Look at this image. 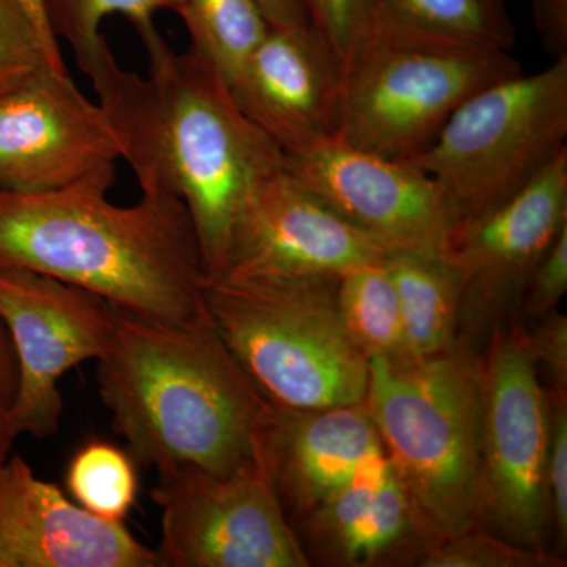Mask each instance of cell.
Here are the masks:
<instances>
[{
	"mask_svg": "<svg viewBox=\"0 0 567 567\" xmlns=\"http://www.w3.org/2000/svg\"><path fill=\"white\" fill-rule=\"evenodd\" d=\"M55 39L66 40L78 66L91 62L107 44L102 28L111 17H123L134 31L155 24L159 11L181 14L183 0H43Z\"/></svg>",
	"mask_w": 567,
	"mask_h": 567,
	"instance_id": "cb8c5ba5",
	"label": "cell"
},
{
	"mask_svg": "<svg viewBox=\"0 0 567 567\" xmlns=\"http://www.w3.org/2000/svg\"><path fill=\"white\" fill-rule=\"evenodd\" d=\"M483 368V525L518 546L546 550L550 413L517 322L488 338Z\"/></svg>",
	"mask_w": 567,
	"mask_h": 567,
	"instance_id": "9c48e42d",
	"label": "cell"
},
{
	"mask_svg": "<svg viewBox=\"0 0 567 567\" xmlns=\"http://www.w3.org/2000/svg\"><path fill=\"white\" fill-rule=\"evenodd\" d=\"M312 24L327 37L342 65L379 20L377 0H306Z\"/></svg>",
	"mask_w": 567,
	"mask_h": 567,
	"instance_id": "4316f807",
	"label": "cell"
},
{
	"mask_svg": "<svg viewBox=\"0 0 567 567\" xmlns=\"http://www.w3.org/2000/svg\"><path fill=\"white\" fill-rule=\"evenodd\" d=\"M567 224V151L527 188L454 230L446 259L456 271L457 339L475 349L517 311L540 257Z\"/></svg>",
	"mask_w": 567,
	"mask_h": 567,
	"instance_id": "8fae6325",
	"label": "cell"
},
{
	"mask_svg": "<svg viewBox=\"0 0 567 567\" xmlns=\"http://www.w3.org/2000/svg\"><path fill=\"white\" fill-rule=\"evenodd\" d=\"M256 3L275 28L312 22L306 0H256Z\"/></svg>",
	"mask_w": 567,
	"mask_h": 567,
	"instance_id": "d6a6232c",
	"label": "cell"
},
{
	"mask_svg": "<svg viewBox=\"0 0 567 567\" xmlns=\"http://www.w3.org/2000/svg\"><path fill=\"white\" fill-rule=\"evenodd\" d=\"M17 439V432L11 427L9 409L0 406V466L9 458L11 445Z\"/></svg>",
	"mask_w": 567,
	"mask_h": 567,
	"instance_id": "e575fe53",
	"label": "cell"
},
{
	"mask_svg": "<svg viewBox=\"0 0 567 567\" xmlns=\"http://www.w3.org/2000/svg\"><path fill=\"white\" fill-rule=\"evenodd\" d=\"M69 70L33 24L20 0H0V99L41 70Z\"/></svg>",
	"mask_w": 567,
	"mask_h": 567,
	"instance_id": "484cf974",
	"label": "cell"
},
{
	"mask_svg": "<svg viewBox=\"0 0 567 567\" xmlns=\"http://www.w3.org/2000/svg\"><path fill=\"white\" fill-rule=\"evenodd\" d=\"M152 499L162 509V567L311 565L264 451L227 475L194 465L158 470Z\"/></svg>",
	"mask_w": 567,
	"mask_h": 567,
	"instance_id": "ba28073f",
	"label": "cell"
},
{
	"mask_svg": "<svg viewBox=\"0 0 567 567\" xmlns=\"http://www.w3.org/2000/svg\"><path fill=\"white\" fill-rule=\"evenodd\" d=\"M390 252L281 169L265 178L235 224L215 278H330ZM207 282V281H205Z\"/></svg>",
	"mask_w": 567,
	"mask_h": 567,
	"instance_id": "5bb4252c",
	"label": "cell"
},
{
	"mask_svg": "<svg viewBox=\"0 0 567 567\" xmlns=\"http://www.w3.org/2000/svg\"><path fill=\"white\" fill-rule=\"evenodd\" d=\"M0 567H162L158 551L71 503L21 456L0 466Z\"/></svg>",
	"mask_w": 567,
	"mask_h": 567,
	"instance_id": "2e32d148",
	"label": "cell"
},
{
	"mask_svg": "<svg viewBox=\"0 0 567 567\" xmlns=\"http://www.w3.org/2000/svg\"><path fill=\"white\" fill-rule=\"evenodd\" d=\"M303 520L316 550L344 566H374L409 548L421 557L434 546L383 450Z\"/></svg>",
	"mask_w": 567,
	"mask_h": 567,
	"instance_id": "ac0fdd59",
	"label": "cell"
},
{
	"mask_svg": "<svg viewBox=\"0 0 567 567\" xmlns=\"http://www.w3.org/2000/svg\"><path fill=\"white\" fill-rule=\"evenodd\" d=\"M115 167L47 193L0 189V267L80 287L117 308L186 322L207 311V275L185 204L142 194L117 205Z\"/></svg>",
	"mask_w": 567,
	"mask_h": 567,
	"instance_id": "3957f363",
	"label": "cell"
},
{
	"mask_svg": "<svg viewBox=\"0 0 567 567\" xmlns=\"http://www.w3.org/2000/svg\"><path fill=\"white\" fill-rule=\"evenodd\" d=\"M0 320L18 360L11 427L18 436L50 439L58 434L63 413L59 380L106 352L114 305L50 276L0 267Z\"/></svg>",
	"mask_w": 567,
	"mask_h": 567,
	"instance_id": "30bf717a",
	"label": "cell"
},
{
	"mask_svg": "<svg viewBox=\"0 0 567 567\" xmlns=\"http://www.w3.org/2000/svg\"><path fill=\"white\" fill-rule=\"evenodd\" d=\"M178 17L189 33V50L229 89L271 28L256 0H183Z\"/></svg>",
	"mask_w": 567,
	"mask_h": 567,
	"instance_id": "44dd1931",
	"label": "cell"
},
{
	"mask_svg": "<svg viewBox=\"0 0 567 567\" xmlns=\"http://www.w3.org/2000/svg\"><path fill=\"white\" fill-rule=\"evenodd\" d=\"M136 33L147 52V76L122 69L110 43L81 70L142 194L185 204L208 281L221 268L249 197L281 169L284 153L200 55L175 51L155 24Z\"/></svg>",
	"mask_w": 567,
	"mask_h": 567,
	"instance_id": "6da1fadb",
	"label": "cell"
},
{
	"mask_svg": "<svg viewBox=\"0 0 567 567\" xmlns=\"http://www.w3.org/2000/svg\"><path fill=\"white\" fill-rule=\"evenodd\" d=\"M115 308L99 391L133 461L227 475L264 451L276 409L224 344L208 311L186 322Z\"/></svg>",
	"mask_w": 567,
	"mask_h": 567,
	"instance_id": "7a4b0ae2",
	"label": "cell"
},
{
	"mask_svg": "<svg viewBox=\"0 0 567 567\" xmlns=\"http://www.w3.org/2000/svg\"><path fill=\"white\" fill-rule=\"evenodd\" d=\"M336 303L347 334L365 357L410 360L405 353L398 292L385 259L341 276L336 286Z\"/></svg>",
	"mask_w": 567,
	"mask_h": 567,
	"instance_id": "ffe728a7",
	"label": "cell"
},
{
	"mask_svg": "<svg viewBox=\"0 0 567 567\" xmlns=\"http://www.w3.org/2000/svg\"><path fill=\"white\" fill-rule=\"evenodd\" d=\"M563 559L547 550L518 546L475 525L427 548L417 566L423 567H557Z\"/></svg>",
	"mask_w": 567,
	"mask_h": 567,
	"instance_id": "d4e9b609",
	"label": "cell"
},
{
	"mask_svg": "<svg viewBox=\"0 0 567 567\" xmlns=\"http://www.w3.org/2000/svg\"><path fill=\"white\" fill-rule=\"evenodd\" d=\"M536 29L555 58L567 55V0H533Z\"/></svg>",
	"mask_w": 567,
	"mask_h": 567,
	"instance_id": "4dcf8cb0",
	"label": "cell"
},
{
	"mask_svg": "<svg viewBox=\"0 0 567 567\" xmlns=\"http://www.w3.org/2000/svg\"><path fill=\"white\" fill-rule=\"evenodd\" d=\"M365 406L434 546L483 525V368L457 339L423 360L369 358Z\"/></svg>",
	"mask_w": 567,
	"mask_h": 567,
	"instance_id": "277c9868",
	"label": "cell"
},
{
	"mask_svg": "<svg viewBox=\"0 0 567 567\" xmlns=\"http://www.w3.org/2000/svg\"><path fill=\"white\" fill-rule=\"evenodd\" d=\"M567 290V224L536 264L522 292L517 311L540 319L557 311Z\"/></svg>",
	"mask_w": 567,
	"mask_h": 567,
	"instance_id": "f1b7e54d",
	"label": "cell"
},
{
	"mask_svg": "<svg viewBox=\"0 0 567 567\" xmlns=\"http://www.w3.org/2000/svg\"><path fill=\"white\" fill-rule=\"evenodd\" d=\"M520 73L509 51L439 39L379 17L342 65L336 137L386 158L415 159L466 100Z\"/></svg>",
	"mask_w": 567,
	"mask_h": 567,
	"instance_id": "8992f818",
	"label": "cell"
},
{
	"mask_svg": "<svg viewBox=\"0 0 567 567\" xmlns=\"http://www.w3.org/2000/svg\"><path fill=\"white\" fill-rule=\"evenodd\" d=\"M66 487L95 516L122 522L136 502L133 457L121 447L93 440L78 450L66 468Z\"/></svg>",
	"mask_w": 567,
	"mask_h": 567,
	"instance_id": "603a6c76",
	"label": "cell"
},
{
	"mask_svg": "<svg viewBox=\"0 0 567 567\" xmlns=\"http://www.w3.org/2000/svg\"><path fill=\"white\" fill-rule=\"evenodd\" d=\"M21 6L28 11L29 17L33 21V24L39 29L41 37L47 41L50 50L54 54L62 55L61 47L59 41L55 39L54 33L51 32L50 24H48L47 11H44L43 0H20Z\"/></svg>",
	"mask_w": 567,
	"mask_h": 567,
	"instance_id": "836d02e7",
	"label": "cell"
},
{
	"mask_svg": "<svg viewBox=\"0 0 567 567\" xmlns=\"http://www.w3.org/2000/svg\"><path fill=\"white\" fill-rule=\"evenodd\" d=\"M380 450L382 440L363 402L306 412L276 410L264 454L284 511L305 518Z\"/></svg>",
	"mask_w": 567,
	"mask_h": 567,
	"instance_id": "e0dca14e",
	"label": "cell"
},
{
	"mask_svg": "<svg viewBox=\"0 0 567 567\" xmlns=\"http://www.w3.org/2000/svg\"><path fill=\"white\" fill-rule=\"evenodd\" d=\"M338 279L221 278L205 282L216 331L276 410L363 404L369 358L336 303Z\"/></svg>",
	"mask_w": 567,
	"mask_h": 567,
	"instance_id": "5b68a950",
	"label": "cell"
},
{
	"mask_svg": "<svg viewBox=\"0 0 567 567\" xmlns=\"http://www.w3.org/2000/svg\"><path fill=\"white\" fill-rule=\"evenodd\" d=\"M121 147L100 103L48 66L0 99V189L47 193L115 167Z\"/></svg>",
	"mask_w": 567,
	"mask_h": 567,
	"instance_id": "4fadbf2b",
	"label": "cell"
},
{
	"mask_svg": "<svg viewBox=\"0 0 567 567\" xmlns=\"http://www.w3.org/2000/svg\"><path fill=\"white\" fill-rule=\"evenodd\" d=\"M385 264L398 292L406 357L423 360L451 349L461 292L445 254L391 251Z\"/></svg>",
	"mask_w": 567,
	"mask_h": 567,
	"instance_id": "d6986e66",
	"label": "cell"
},
{
	"mask_svg": "<svg viewBox=\"0 0 567 567\" xmlns=\"http://www.w3.org/2000/svg\"><path fill=\"white\" fill-rule=\"evenodd\" d=\"M379 17L458 43L509 51L516 29L506 0H377Z\"/></svg>",
	"mask_w": 567,
	"mask_h": 567,
	"instance_id": "7402d4cb",
	"label": "cell"
},
{
	"mask_svg": "<svg viewBox=\"0 0 567 567\" xmlns=\"http://www.w3.org/2000/svg\"><path fill=\"white\" fill-rule=\"evenodd\" d=\"M287 171L388 251L446 254L456 230L431 175L330 137L284 155Z\"/></svg>",
	"mask_w": 567,
	"mask_h": 567,
	"instance_id": "7c38bea8",
	"label": "cell"
},
{
	"mask_svg": "<svg viewBox=\"0 0 567 567\" xmlns=\"http://www.w3.org/2000/svg\"><path fill=\"white\" fill-rule=\"evenodd\" d=\"M230 93L284 155L303 151L338 134L342 62L312 22L271 25Z\"/></svg>",
	"mask_w": 567,
	"mask_h": 567,
	"instance_id": "9a60e30c",
	"label": "cell"
},
{
	"mask_svg": "<svg viewBox=\"0 0 567 567\" xmlns=\"http://www.w3.org/2000/svg\"><path fill=\"white\" fill-rule=\"evenodd\" d=\"M18 390V360L6 324L0 320V406L10 409Z\"/></svg>",
	"mask_w": 567,
	"mask_h": 567,
	"instance_id": "1f68e13d",
	"label": "cell"
},
{
	"mask_svg": "<svg viewBox=\"0 0 567 567\" xmlns=\"http://www.w3.org/2000/svg\"><path fill=\"white\" fill-rule=\"evenodd\" d=\"M567 151V55L475 93L415 159L456 229L527 188Z\"/></svg>",
	"mask_w": 567,
	"mask_h": 567,
	"instance_id": "52a82bcc",
	"label": "cell"
},
{
	"mask_svg": "<svg viewBox=\"0 0 567 567\" xmlns=\"http://www.w3.org/2000/svg\"><path fill=\"white\" fill-rule=\"evenodd\" d=\"M518 324V323H517ZM525 349L535 361L550 375L554 390L566 393L567 388V319L561 312L554 311L540 317L536 330L527 331L518 324Z\"/></svg>",
	"mask_w": 567,
	"mask_h": 567,
	"instance_id": "f546056e",
	"label": "cell"
},
{
	"mask_svg": "<svg viewBox=\"0 0 567 567\" xmlns=\"http://www.w3.org/2000/svg\"><path fill=\"white\" fill-rule=\"evenodd\" d=\"M550 434L546 458L548 511L554 520L559 546L567 539V405L566 393L551 390L547 394Z\"/></svg>",
	"mask_w": 567,
	"mask_h": 567,
	"instance_id": "83f0119b",
	"label": "cell"
}]
</instances>
